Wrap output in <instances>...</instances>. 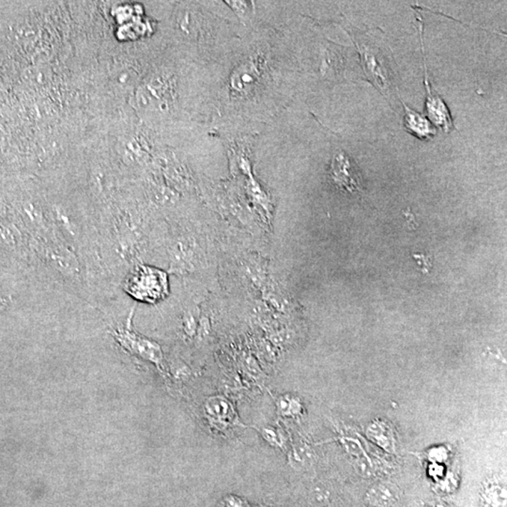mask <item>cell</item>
I'll return each instance as SVG.
<instances>
[{
  "label": "cell",
  "instance_id": "7c38bea8",
  "mask_svg": "<svg viewBox=\"0 0 507 507\" xmlns=\"http://www.w3.org/2000/svg\"><path fill=\"white\" fill-rule=\"evenodd\" d=\"M339 441L340 444H342L344 449H345L346 452L349 454V455L355 456L357 459L359 458V456L364 455L363 447H362L360 443H359V441L355 440V439L341 437Z\"/></svg>",
  "mask_w": 507,
  "mask_h": 507
},
{
  "label": "cell",
  "instance_id": "3957f363",
  "mask_svg": "<svg viewBox=\"0 0 507 507\" xmlns=\"http://www.w3.org/2000/svg\"><path fill=\"white\" fill-rule=\"evenodd\" d=\"M121 342L126 346V348L135 352V354L140 357L148 359V360L155 363L159 366L162 361V354L160 348L156 344L151 343L150 341L141 339L135 334L131 333H123L120 336Z\"/></svg>",
  "mask_w": 507,
  "mask_h": 507
},
{
  "label": "cell",
  "instance_id": "30bf717a",
  "mask_svg": "<svg viewBox=\"0 0 507 507\" xmlns=\"http://www.w3.org/2000/svg\"><path fill=\"white\" fill-rule=\"evenodd\" d=\"M259 431L264 440L277 449H283L286 446V437L280 429L274 426H264L260 428Z\"/></svg>",
  "mask_w": 507,
  "mask_h": 507
},
{
  "label": "cell",
  "instance_id": "8992f818",
  "mask_svg": "<svg viewBox=\"0 0 507 507\" xmlns=\"http://www.w3.org/2000/svg\"><path fill=\"white\" fill-rule=\"evenodd\" d=\"M405 108V126L408 130L414 133L418 138L426 139L431 138L435 135V130L429 123V121L424 118L422 115L417 112L411 111L408 106Z\"/></svg>",
  "mask_w": 507,
  "mask_h": 507
},
{
  "label": "cell",
  "instance_id": "8fae6325",
  "mask_svg": "<svg viewBox=\"0 0 507 507\" xmlns=\"http://www.w3.org/2000/svg\"><path fill=\"white\" fill-rule=\"evenodd\" d=\"M355 468H357L359 474L364 477H370L375 474V466L372 459L364 455L357 458Z\"/></svg>",
  "mask_w": 507,
  "mask_h": 507
},
{
  "label": "cell",
  "instance_id": "ba28073f",
  "mask_svg": "<svg viewBox=\"0 0 507 507\" xmlns=\"http://www.w3.org/2000/svg\"><path fill=\"white\" fill-rule=\"evenodd\" d=\"M278 414L285 417H295L302 414L300 399L292 396H282L277 400Z\"/></svg>",
  "mask_w": 507,
  "mask_h": 507
},
{
  "label": "cell",
  "instance_id": "277c9868",
  "mask_svg": "<svg viewBox=\"0 0 507 507\" xmlns=\"http://www.w3.org/2000/svg\"><path fill=\"white\" fill-rule=\"evenodd\" d=\"M399 500V488L393 483H378L367 493V502L374 507H392Z\"/></svg>",
  "mask_w": 507,
  "mask_h": 507
},
{
  "label": "cell",
  "instance_id": "7a4b0ae2",
  "mask_svg": "<svg viewBox=\"0 0 507 507\" xmlns=\"http://www.w3.org/2000/svg\"><path fill=\"white\" fill-rule=\"evenodd\" d=\"M332 176L334 183L340 188L354 194L363 189V180L357 165L344 153H338L334 157L332 165Z\"/></svg>",
  "mask_w": 507,
  "mask_h": 507
},
{
  "label": "cell",
  "instance_id": "52a82bcc",
  "mask_svg": "<svg viewBox=\"0 0 507 507\" xmlns=\"http://www.w3.org/2000/svg\"><path fill=\"white\" fill-rule=\"evenodd\" d=\"M313 458L312 451H311L309 446L304 443H300L293 446L289 455L292 466L298 468L309 466Z\"/></svg>",
  "mask_w": 507,
  "mask_h": 507
},
{
  "label": "cell",
  "instance_id": "4fadbf2b",
  "mask_svg": "<svg viewBox=\"0 0 507 507\" xmlns=\"http://www.w3.org/2000/svg\"><path fill=\"white\" fill-rule=\"evenodd\" d=\"M46 80V72H43L41 69H37L34 68L32 71L31 76H29V81L35 83V84H43L44 81Z\"/></svg>",
  "mask_w": 507,
  "mask_h": 507
},
{
  "label": "cell",
  "instance_id": "6da1fadb",
  "mask_svg": "<svg viewBox=\"0 0 507 507\" xmlns=\"http://www.w3.org/2000/svg\"><path fill=\"white\" fill-rule=\"evenodd\" d=\"M127 290L138 300L157 302L167 295V277L158 270L140 267L129 278Z\"/></svg>",
  "mask_w": 507,
  "mask_h": 507
},
{
  "label": "cell",
  "instance_id": "5b68a950",
  "mask_svg": "<svg viewBox=\"0 0 507 507\" xmlns=\"http://www.w3.org/2000/svg\"><path fill=\"white\" fill-rule=\"evenodd\" d=\"M426 86H428L426 90H428L429 93L428 102H426L428 116L433 123L437 124L438 126L441 127L446 131H449L453 123L449 109H447L446 106L444 105L440 97H438L437 95L433 96L431 93V88H429L428 84Z\"/></svg>",
  "mask_w": 507,
  "mask_h": 507
},
{
  "label": "cell",
  "instance_id": "9c48e42d",
  "mask_svg": "<svg viewBox=\"0 0 507 507\" xmlns=\"http://www.w3.org/2000/svg\"><path fill=\"white\" fill-rule=\"evenodd\" d=\"M367 434L376 441L379 446L384 447V449H390L391 446H392V434H391L390 429L388 426H385L384 423L375 422L373 423L372 426H369V431H367Z\"/></svg>",
  "mask_w": 507,
  "mask_h": 507
}]
</instances>
